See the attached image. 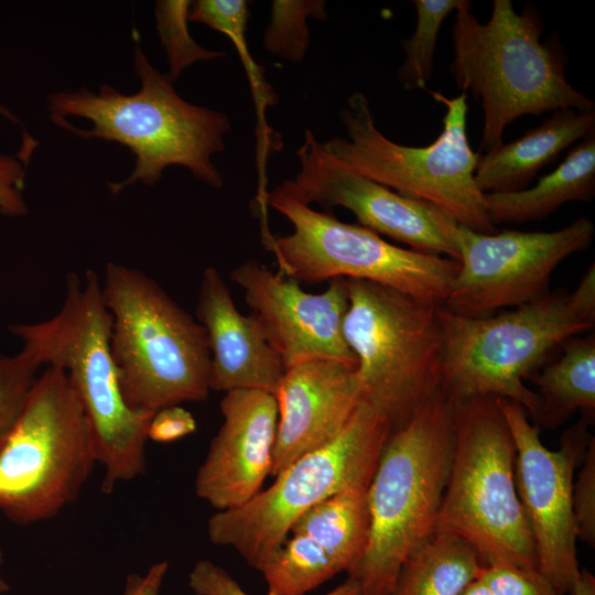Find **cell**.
Masks as SVG:
<instances>
[{"mask_svg": "<svg viewBox=\"0 0 595 595\" xmlns=\"http://www.w3.org/2000/svg\"><path fill=\"white\" fill-rule=\"evenodd\" d=\"M133 35V68L140 89L127 95L104 84L97 91L82 86L52 93L47 97L50 120L79 139L117 142L130 150L134 167L127 178L107 184L113 195L136 183L152 186L173 165L220 188L223 175L212 158L225 149L229 117L183 99L169 75L150 63L138 32Z\"/></svg>", "mask_w": 595, "mask_h": 595, "instance_id": "cell-1", "label": "cell"}, {"mask_svg": "<svg viewBox=\"0 0 595 595\" xmlns=\"http://www.w3.org/2000/svg\"><path fill=\"white\" fill-rule=\"evenodd\" d=\"M111 324L101 281L88 270L84 279L75 272L67 274L64 300L54 316L9 326L22 342L21 350L40 367H56L67 374L86 413L97 462L105 469V494L144 473L153 415L132 410L123 399L110 349Z\"/></svg>", "mask_w": 595, "mask_h": 595, "instance_id": "cell-2", "label": "cell"}, {"mask_svg": "<svg viewBox=\"0 0 595 595\" xmlns=\"http://www.w3.org/2000/svg\"><path fill=\"white\" fill-rule=\"evenodd\" d=\"M443 353L440 391L452 402L479 397L519 403L534 421L536 391L524 380L556 348L595 324V264L573 292L560 290L500 314L465 317L439 306Z\"/></svg>", "mask_w": 595, "mask_h": 595, "instance_id": "cell-3", "label": "cell"}, {"mask_svg": "<svg viewBox=\"0 0 595 595\" xmlns=\"http://www.w3.org/2000/svg\"><path fill=\"white\" fill-rule=\"evenodd\" d=\"M542 21L528 6L518 13L511 0H494L482 23L464 0L452 28L456 86L480 104L484 115L480 149L498 148L508 125L524 115L571 108L593 111L592 99L566 79L563 52L542 43Z\"/></svg>", "mask_w": 595, "mask_h": 595, "instance_id": "cell-4", "label": "cell"}, {"mask_svg": "<svg viewBox=\"0 0 595 595\" xmlns=\"http://www.w3.org/2000/svg\"><path fill=\"white\" fill-rule=\"evenodd\" d=\"M454 446V405L441 391L392 431L368 486L369 536L348 573L360 595H391L408 556L434 531Z\"/></svg>", "mask_w": 595, "mask_h": 595, "instance_id": "cell-5", "label": "cell"}, {"mask_svg": "<svg viewBox=\"0 0 595 595\" xmlns=\"http://www.w3.org/2000/svg\"><path fill=\"white\" fill-rule=\"evenodd\" d=\"M111 314L110 349L126 403L155 411L204 401L210 351L203 326L151 277L108 262L101 283Z\"/></svg>", "mask_w": 595, "mask_h": 595, "instance_id": "cell-6", "label": "cell"}, {"mask_svg": "<svg viewBox=\"0 0 595 595\" xmlns=\"http://www.w3.org/2000/svg\"><path fill=\"white\" fill-rule=\"evenodd\" d=\"M453 405V457L435 531L467 541L484 565L537 569L516 488V447L496 397Z\"/></svg>", "mask_w": 595, "mask_h": 595, "instance_id": "cell-7", "label": "cell"}, {"mask_svg": "<svg viewBox=\"0 0 595 595\" xmlns=\"http://www.w3.org/2000/svg\"><path fill=\"white\" fill-rule=\"evenodd\" d=\"M428 91L446 109L434 142L410 147L391 141L376 127L368 98L357 91L347 97L339 112L347 138L333 137L322 145L354 172L436 206L458 225L482 234L495 232L474 178L479 153L468 140L467 95L448 98Z\"/></svg>", "mask_w": 595, "mask_h": 595, "instance_id": "cell-8", "label": "cell"}, {"mask_svg": "<svg viewBox=\"0 0 595 595\" xmlns=\"http://www.w3.org/2000/svg\"><path fill=\"white\" fill-rule=\"evenodd\" d=\"M97 462L94 436L67 374L46 367L0 442V511L19 524L76 501Z\"/></svg>", "mask_w": 595, "mask_h": 595, "instance_id": "cell-9", "label": "cell"}, {"mask_svg": "<svg viewBox=\"0 0 595 595\" xmlns=\"http://www.w3.org/2000/svg\"><path fill=\"white\" fill-rule=\"evenodd\" d=\"M345 280L349 303L343 334L357 359L363 399L392 432L440 391V305L370 281Z\"/></svg>", "mask_w": 595, "mask_h": 595, "instance_id": "cell-10", "label": "cell"}, {"mask_svg": "<svg viewBox=\"0 0 595 595\" xmlns=\"http://www.w3.org/2000/svg\"><path fill=\"white\" fill-rule=\"evenodd\" d=\"M390 433L387 419L361 402L333 441L291 463L246 504L216 511L207 522L209 541L260 571L303 513L339 490L369 486Z\"/></svg>", "mask_w": 595, "mask_h": 595, "instance_id": "cell-11", "label": "cell"}, {"mask_svg": "<svg viewBox=\"0 0 595 595\" xmlns=\"http://www.w3.org/2000/svg\"><path fill=\"white\" fill-rule=\"evenodd\" d=\"M264 199L293 228L289 235L266 240L279 274L299 283L365 280L425 303L445 301L458 271L457 260L390 244L360 225L313 209L279 186Z\"/></svg>", "mask_w": 595, "mask_h": 595, "instance_id": "cell-12", "label": "cell"}, {"mask_svg": "<svg viewBox=\"0 0 595 595\" xmlns=\"http://www.w3.org/2000/svg\"><path fill=\"white\" fill-rule=\"evenodd\" d=\"M594 235L586 217L554 231L482 234L458 225L459 267L441 306L461 316L485 317L538 301L550 293L558 266L586 250Z\"/></svg>", "mask_w": 595, "mask_h": 595, "instance_id": "cell-13", "label": "cell"}, {"mask_svg": "<svg viewBox=\"0 0 595 595\" xmlns=\"http://www.w3.org/2000/svg\"><path fill=\"white\" fill-rule=\"evenodd\" d=\"M516 447L515 479L536 548L537 569L561 595L572 594L581 569L576 558L573 474L591 436L585 421L567 429L559 450L543 445L540 431L517 402L496 398Z\"/></svg>", "mask_w": 595, "mask_h": 595, "instance_id": "cell-14", "label": "cell"}, {"mask_svg": "<svg viewBox=\"0 0 595 595\" xmlns=\"http://www.w3.org/2000/svg\"><path fill=\"white\" fill-rule=\"evenodd\" d=\"M296 154L299 172L279 185L286 194L306 205L340 206L356 216L358 225L379 236L458 260V224L436 206L354 172L328 154L310 129Z\"/></svg>", "mask_w": 595, "mask_h": 595, "instance_id": "cell-15", "label": "cell"}, {"mask_svg": "<svg viewBox=\"0 0 595 595\" xmlns=\"http://www.w3.org/2000/svg\"><path fill=\"white\" fill-rule=\"evenodd\" d=\"M230 279L242 290L247 305L285 369L315 359L357 366L343 334L349 303L344 278L329 280L321 293H310L295 280L250 259L232 269Z\"/></svg>", "mask_w": 595, "mask_h": 595, "instance_id": "cell-16", "label": "cell"}, {"mask_svg": "<svg viewBox=\"0 0 595 595\" xmlns=\"http://www.w3.org/2000/svg\"><path fill=\"white\" fill-rule=\"evenodd\" d=\"M223 423L195 477V493L216 511L237 508L261 489L271 474L278 408L261 390L226 392Z\"/></svg>", "mask_w": 595, "mask_h": 595, "instance_id": "cell-17", "label": "cell"}, {"mask_svg": "<svg viewBox=\"0 0 595 595\" xmlns=\"http://www.w3.org/2000/svg\"><path fill=\"white\" fill-rule=\"evenodd\" d=\"M356 367L315 359L285 369L274 393L278 423L271 476L344 430L364 402Z\"/></svg>", "mask_w": 595, "mask_h": 595, "instance_id": "cell-18", "label": "cell"}, {"mask_svg": "<svg viewBox=\"0 0 595 595\" xmlns=\"http://www.w3.org/2000/svg\"><path fill=\"white\" fill-rule=\"evenodd\" d=\"M195 318L210 351V391L261 390L274 396L285 367L251 313L236 306L220 271L204 269Z\"/></svg>", "mask_w": 595, "mask_h": 595, "instance_id": "cell-19", "label": "cell"}, {"mask_svg": "<svg viewBox=\"0 0 595 595\" xmlns=\"http://www.w3.org/2000/svg\"><path fill=\"white\" fill-rule=\"evenodd\" d=\"M595 132V110L558 109L518 139L479 154L474 178L483 194L527 188L569 147Z\"/></svg>", "mask_w": 595, "mask_h": 595, "instance_id": "cell-20", "label": "cell"}, {"mask_svg": "<svg viewBox=\"0 0 595 595\" xmlns=\"http://www.w3.org/2000/svg\"><path fill=\"white\" fill-rule=\"evenodd\" d=\"M594 195L595 132L571 149L564 161L534 186L484 194V203L495 226L541 220L569 202H588Z\"/></svg>", "mask_w": 595, "mask_h": 595, "instance_id": "cell-21", "label": "cell"}, {"mask_svg": "<svg viewBox=\"0 0 595 595\" xmlns=\"http://www.w3.org/2000/svg\"><path fill=\"white\" fill-rule=\"evenodd\" d=\"M561 356L530 379L538 387L539 412L536 422L556 428L577 410L595 409V336H574L562 345Z\"/></svg>", "mask_w": 595, "mask_h": 595, "instance_id": "cell-22", "label": "cell"}, {"mask_svg": "<svg viewBox=\"0 0 595 595\" xmlns=\"http://www.w3.org/2000/svg\"><path fill=\"white\" fill-rule=\"evenodd\" d=\"M369 523L368 486H353L312 507L294 522L291 532L311 538L340 572L349 573L365 552Z\"/></svg>", "mask_w": 595, "mask_h": 595, "instance_id": "cell-23", "label": "cell"}, {"mask_svg": "<svg viewBox=\"0 0 595 595\" xmlns=\"http://www.w3.org/2000/svg\"><path fill=\"white\" fill-rule=\"evenodd\" d=\"M483 566L467 541L434 531L404 561L391 595H457Z\"/></svg>", "mask_w": 595, "mask_h": 595, "instance_id": "cell-24", "label": "cell"}, {"mask_svg": "<svg viewBox=\"0 0 595 595\" xmlns=\"http://www.w3.org/2000/svg\"><path fill=\"white\" fill-rule=\"evenodd\" d=\"M268 595H306L340 571L311 538L292 533L261 567Z\"/></svg>", "mask_w": 595, "mask_h": 595, "instance_id": "cell-25", "label": "cell"}, {"mask_svg": "<svg viewBox=\"0 0 595 595\" xmlns=\"http://www.w3.org/2000/svg\"><path fill=\"white\" fill-rule=\"evenodd\" d=\"M464 0H414L416 25L413 34L401 41L404 60L397 78L407 90L426 89L432 78L437 36L445 18Z\"/></svg>", "mask_w": 595, "mask_h": 595, "instance_id": "cell-26", "label": "cell"}, {"mask_svg": "<svg viewBox=\"0 0 595 595\" xmlns=\"http://www.w3.org/2000/svg\"><path fill=\"white\" fill-rule=\"evenodd\" d=\"M249 18L245 0H197L192 1L188 21L205 24L228 36L237 47L249 75L253 96L259 109L275 104L272 89L263 77L262 68L251 58L246 42Z\"/></svg>", "mask_w": 595, "mask_h": 595, "instance_id": "cell-27", "label": "cell"}, {"mask_svg": "<svg viewBox=\"0 0 595 595\" xmlns=\"http://www.w3.org/2000/svg\"><path fill=\"white\" fill-rule=\"evenodd\" d=\"M327 17L323 0H274L270 21L264 30L263 45L274 55L292 62L304 58L310 45L307 18Z\"/></svg>", "mask_w": 595, "mask_h": 595, "instance_id": "cell-28", "label": "cell"}, {"mask_svg": "<svg viewBox=\"0 0 595 595\" xmlns=\"http://www.w3.org/2000/svg\"><path fill=\"white\" fill-rule=\"evenodd\" d=\"M190 0H161L154 7L158 34L169 62V77L175 82L191 65L199 61L226 56L223 51L207 50L190 35L187 21Z\"/></svg>", "mask_w": 595, "mask_h": 595, "instance_id": "cell-29", "label": "cell"}, {"mask_svg": "<svg viewBox=\"0 0 595 595\" xmlns=\"http://www.w3.org/2000/svg\"><path fill=\"white\" fill-rule=\"evenodd\" d=\"M39 368L22 350L15 355L0 353V442L23 409Z\"/></svg>", "mask_w": 595, "mask_h": 595, "instance_id": "cell-30", "label": "cell"}, {"mask_svg": "<svg viewBox=\"0 0 595 595\" xmlns=\"http://www.w3.org/2000/svg\"><path fill=\"white\" fill-rule=\"evenodd\" d=\"M478 578L493 595H561L538 569L511 564L484 565Z\"/></svg>", "mask_w": 595, "mask_h": 595, "instance_id": "cell-31", "label": "cell"}, {"mask_svg": "<svg viewBox=\"0 0 595 595\" xmlns=\"http://www.w3.org/2000/svg\"><path fill=\"white\" fill-rule=\"evenodd\" d=\"M36 147L28 136L23 147L15 154L0 152V213L9 217H20L29 212L23 191L29 159Z\"/></svg>", "mask_w": 595, "mask_h": 595, "instance_id": "cell-32", "label": "cell"}, {"mask_svg": "<svg viewBox=\"0 0 595 595\" xmlns=\"http://www.w3.org/2000/svg\"><path fill=\"white\" fill-rule=\"evenodd\" d=\"M188 585L196 595H249L226 570L208 560L196 562ZM325 595H360V588L354 578L347 577Z\"/></svg>", "mask_w": 595, "mask_h": 595, "instance_id": "cell-33", "label": "cell"}, {"mask_svg": "<svg viewBox=\"0 0 595 595\" xmlns=\"http://www.w3.org/2000/svg\"><path fill=\"white\" fill-rule=\"evenodd\" d=\"M573 484L572 502L577 538L595 543V440L591 439Z\"/></svg>", "mask_w": 595, "mask_h": 595, "instance_id": "cell-34", "label": "cell"}, {"mask_svg": "<svg viewBox=\"0 0 595 595\" xmlns=\"http://www.w3.org/2000/svg\"><path fill=\"white\" fill-rule=\"evenodd\" d=\"M196 430L193 414L181 407L170 405L155 411L148 428V439L169 443L181 440Z\"/></svg>", "mask_w": 595, "mask_h": 595, "instance_id": "cell-35", "label": "cell"}, {"mask_svg": "<svg viewBox=\"0 0 595 595\" xmlns=\"http://www.w3.org/2000/svg\"><path fill=\"white\" fill-rule=\"evenodd\" d=\"M167 569L169 563L161 561L152 564L143 575L130 574L122 595H159Z\"/></svg>", "mask_w": 595, "mask_h": 595, "instance_id": "cell-36", "label": "cell"}, {"mask_svg": "<svg viewBox=\"0 0 595 595\" xmlns=\"http://www.w3.org/2000/svg\"><path fill=\"white\" fill-rule=\"evenodd\" d=\"M572 595H595V577L586 570H581Z\"/></svg>", "mask_w": 595, "mask_h": 595, "instance_id": "cell-37", "label": "cell"}, {"mask_svg": "<svg viewBox=\"0 0 595 595\" xmlns=\"http://www.w3.org/2000/svg\"><path fill=\"white\" fill-rule=\"evenodd\" d=\"M457 595H493L485 583L478 577L468 583Z\"/></svg>", "mask_w": 595, "mask_h": 595, "instance_id": "cell-38", "label": "cell"}, {"mask_svg": "<svg viewBox=\"0 0 595 595\" xmlns=\"http://www.w3.org/2000/svg\"><path fill=\"white\" fill-rule=\"evenodd\" d=\"M0 116L4 117L10 122L18 125L20 123V119L6 106L0 104Z\"/></svg>", "mask_w": 595, "mask_h": 595, "instance_id": "cell-39", "label": "cell"}, {"mask_svg": "<svg viewBox=\"0 0 595 595\" xmlns=\"http://www.w3.org/2000/svg\"><path fill=\"white\" fill-rule=\"evenodd\" d=\"M2 562H3V554L0 550V567H1ZM8 591H9V585L7 584V582L4 581V578L2 577L0 573V594L6 593Z\"/></svg>", "mask_w": 595, "mask_h": 595, "instance_id": "cell-40", "label": "cell"}]
</instances>
